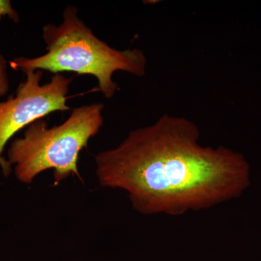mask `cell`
Instances as JSON below:
<instances>
[{"instance_id": "cell-1", "label": "cell", "mask_w": 261, "mask_h": 261, "mask_svg": "<svg viewBox=\"0 0 261 261\" xmlns=\"http://www.w3.org/2000/svg\"><path fill=\"white\" fill-rule=\"evenodd\" d=\"M199 140L193 122L163 115L95 156L99 185L124 190L145 215L179 216L240 197L251 184L245 156Z\"/></svg>"}, {"instance_id": "cell-2", "label": "cell", "mask_w": 261, "mask_h": 261, "mask_svg": "<svg viewBox=\"0 0 261 261\" xmlns=\"http://www.w3.org/2000/svg\"><path fill=\"white\" fill-rule=\"evenodd\" d=\"M42 38L47 53L34 58H15L9 62L13 69L23 73L47 70L57 74L73 72L79 75H93L99 90L111 99L118 90L113 80L116 71L144 76L147 58L139 49L119 50L100 40L78 16V9L68 5L59 25L47 24L42 28Z\"/></svg>"}, {"instance_id": "cell-3", "label": "cell", "mask_w": 261, "mask_h": 261, "mask_svg": "<svg viewBox=\"0 0 261 261\" xmlns=\"http://www.w3.org/2000/svg\"><path fill=\"white\" fill-rule=\"evenodd\" d=\"M103 109L102 103H93L74 108L58 126L49 128L44 118L29 125L23 137L11 142L7 154L17 179L31 185L49 169L54 171L56 185L72 175L80 177L79 155L102 128Z\"/></svg>"}, {"instance_id": "cell-4", "label": "cell", "mask_w": 261, "mask_h": 261, "mask_svg": "<svg viewBox=\"0 0 261 261\" xmlns=\"http://www.w3.org/2000/svg\"><path fill=\"white\" fill-rule=\"evenodd\" d=\"M25 73L27 79L18 86L15 94L0 102V168L5 177L13 171L8 160L3 156L10 139L33 122L56 111L70 110L67 99L73 77L57 73L49 82L41 84L43 70Z\"/></svg>"}, {"instance_id": "cell-5", "label": "cell", "mask_w": 261, "mask_h": 261, "mask_svg": "<svg viewBox=\"0 0 261 261\" xmlns=\"http://www.w3.org/2000/svg\"><path fill=\"white\" fill-rule=\"evenodd\" d=\"M8 62L3 55L0 54V97H4L9 92L10 82L8 74Z\"/></svg>"}, {"instance_id": "cell-6", "label": "cell", "mask_w": 261, "mask_h": 261, "mask_svg": "<svg viewBox=\"0 0 261 261\" xmlns=\"http://www.w3.org/2000/svg\"><path fill=\"white\" fill-rule=\"evenodd\" d=\"M4 17H8L15 23L20 20L18 12L13 8L10 0H0V20Z\"/></svg>"}]
</instances>
